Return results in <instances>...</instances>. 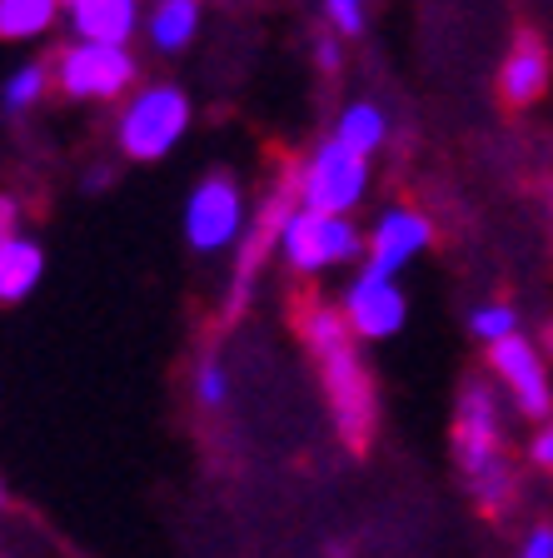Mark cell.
<instances>
[{
    "label": "cell",
    "mask_w": 553,
    "mask_h": 558,
    "mask_svg": "<svg viewBox=\"0 0 553 558\" xmlns=\"http://www.w3.org/2000/svg\"><path fill=\"white\" fill-rule=\"evenodd\" d=\"M454 453L469 478L473 499L498 513L514 499V464L504 459V414L489 384H464L459 414H454Z\"/></svg>",
    "instance_id": "1"
},
{
    "label": "cell",
    "mask_w": 553,
    "mask_h": 558,
    "mask_svg": "<svg viewBox=\"0 0 553 558\" xmlns=\"http://www.w3.org/2000/svg\"><path fill=\"white\" fill-rule=\"evenodd\" d=\"M190 120H195V105H190V95L180 85L170 81L135 85L116 110V150L135 165H155L184 140Z\"/></svg>",
    "instance_id": "2"
},
{
    "label": "cell",
    "mask_w": 553,
    "mask_h": 558,
    "mask_svg": "<svg viewBox=\"0 0 553 558\" xmlns=\"http://www.w3.org/2000/svg\"><path fill=\"white\" fill-rule=\"evenodd\" d=\"M250 195L235 180L230 170H209L200 174L190 195H184V244L195 255H225V250H240L244 230H250Z\"/></svg>",
    "instance_id": "3"
},
{
    "label": "cell",
    "mask_w": 553,
    "mask_h": 558,
    "mask_svg": "<svg viewBox=\"0 0 553 558\" xmlns=\"http://www.w3.org/2000/svg\"><path fill=\"white\" fill-rule=\"evenodd\" d=\"M50 81L65 100L110 105L125 100L140 85V60L130 46H95V40H65L50 60Z\"/></svg>",
    "instance_id": "4"
},
{
    "label": "cell",
    "mask_w": 553,
    "mask_h": 558,
    "mask_svg": "<svg viewBox=\"0 0 553 558\" xmlns=\"http://www.w3.org/2000/svg\"><path fill=\"white\" fill-rule=\"evenodd\" d=\"M364 255V234L354 215H320V209L294 205L279 225V259L294 275H324V269L354 265Z\"/></svg>",
    "instance_id": "5"
},
{
    "label": "cell",
    "mask_w": 553,
    "mask_h": 558,
    "mask_svg": "<svg viewBox=\"0 0 553 558\" xmlns=\"http://www.w3.org/2000/svg\"><path fill=\"white\" fill-rule=\"evenodd\" d=\"M294 195L304 209H320V215H354L369 195V160L339 145L335 135L320 140L294 165Z\"/></svg>",
    "instance_id": "6"
},
{
    "label": "cell",
    "mask_w": 553,
    "mask_h": 558,
    "mask_svg": "<svg viewBox=\"0 0 553 558\" xmlns=\"http://www.w3.org/2000/svg\"><path fill=\"white\" fill-rule=\"evenodd\" d=\"M314 364H320V384H324V399H329V414L339 424V439L354 453H364L369 439H374L380 399H374V379H369L364 360L354 354V339L314 354Z\"/></svg>",
    "instance_id": "7"
},
{
    "label": "cell",
    "mask_w": 553,
    "mask_h": 558,
    "mask_svg": "<svg viewBox=\"0 0 553 558\" xmlns=\"http://www.w3.org/2000/svg\"><path fill=\"white\" fill-rule=\"evenodd\" d=\"M339 314H345V325L354 329V339L380 344V339H394L404 329V319H409V300H404L399 279L374 275V269H359V275L345 284V294H339Z\"/></svg>",
    "instance_id": "8"
},
{
    "label": "cell",
    "mask_w": 553,
    "mask_h": 558,
    "mask_svg": "<svg viewBox=\"0 0 553 558\" xmlns=\"http://www.w3.org/2000/svg\"><path fill=\"white\" fill-rule=\"evenodd\" d=\"M300 205V195H294V170L279 180V190H269L265 205L254 209L250 230H244L240 250H235V284H230V314L244 310L250 304V290L254 279H260V269H265L269 250H279V225H285V215Z\"/></svg>",
    "instance_id": "9"
},
{
    "label": "cell",
    "mask_w": 553,
    "mask_h": 558,
    "mask_svg": "<svg viewBox=\"0 0 553 558\" xmlns=\"http://www.w3.org/2000/svg\"><path fill=\"white\" fill-rule=\"evenodd\" d=\"M489 369H494L498 389H504L519 414L529 418H549L553 414V384H549V360L533 339L514 335L504 344H489Z\"/></svg>",
    "instance_id": "10"
},
{
    "label": "cell",
    "mask_w": 553,
    "mask_h": 558,
    "mask_svg": "<svg viewBox=\"0 0 553 558\" xmlns=\"http://www.w3.org/2000/svg\"><path fill=\"white\" fill-rule=\"evenodd\" d=\"M429 244H434V225H429L424 209H414V205H389L380 220H374V230L364 234V269L399 279L404 269H409L419 255H424Z\"/></svg>",
    "instance_id": "11"
},
{
    "label": "cell",
    "mask_w": 553,
    "mask_h": 558,
    "mask_svg": "<svg viewBox=\"0 0 553 558\" xmlns=\"http://www.w3.org/2000/svg\"><path fill=\"white\" fill-rule=\"evenodd\" d=\"M65 25H70V40L130 46L145 31V0H70Z\"/></svg>",
    "instance_id": "12"
},
{
    "label": "cell",
    "mask_w": 553,
    "mask_h": 558,
    "mask_svg": "<svg viewBox=\"0 0 553 558\" xmlns=\"http://www.w3.org/2000/svg\"><path fill=\"white\" fill-rule=\"evenodd\" d=\"M543 90H549V50L533 35H519L498 65V95L504 105H533Z\"/></svg>",
    "instance_id": "13"
},
{
    "label": "cell",
    "mask_w": 553,
    "mask_h": 558,
    "mask_svg": "<svg viewBox=\"0 0 553 558\" xmlns=\"http://www.w3.org/2000/svg\"><path fill=\"white\" fill-rule=\"evenodd\" d=\"M205 25V0H151L145 5V40L160 56H180Z\"/></svg>",
    "instance_id": "14"
},
{
    "label": "cell",
    "mask_w": 553,
    "mask_h": 558,
    "mask_svg": "<svg viewBox=\"0 0 553 558\" xmlns=\"http://www.w3.org/2000/svg\"><path fill=\"white\" fill-rule=\"evenodd\" d=\"M40 275H46V250H40V240H31L25 230L5 234V240H0V304L31 300Z\"/></svg>",
    "instance_id": "15"
},
{
    "label": "cell",
    "mask_w": 553,
    "mask_h": 558,
    "mask_svg": "<svg viewBox=\"0 0 553 558\" xmlns=\"http://www.w3.org/2000/svg\"><path fill=\"white\" fill-rule=\"evenodd\" d=\"M335 140L339 145H349L354 155H380L384 140H389V116H384V105L374 100H349L345 110H339L335 120Z\"/></svg>",
    "instance_id": "16"
},
{
    "label": "cell",
    "mask_w": 553,
    "mask_h": 558,
    "mask_svg": "<svg viewBox=\"0 0 553 558\" xmlns=\"http://www.w3.org/2000/svg\"><path fill=\"white\" fill-rule=\"evenodd\" d=\"M60 15H65V0H0V40L11 46L46 40Z\"/></svg>",
    "instance_id": "17"
},
{
    "label": "cell",
    "mask_w": 553,
    "mask_h": 558,
    "mask_svg": "<svg viewBox=\"0 0 553 558\" xmlns=\"http://www.w3.org/2000/svg\"><path fill=\"white\" fill-rule=\"evenodd\" d=\"M50 65L46 60H25V65H15L11 75H5V85H0V110L5 116H25V110H35V105L46 100L50 90Z\"/></svg>",
    "instance_id": "18"
},
{
    "label": "cell",
    "mask_w": 553,
    "mask_h": 558,
    "mask_svg": "<svg viewBox=\"0 0 553 558\" xmlns=\"http://www.w3.org/2000/svg\"><path fill=\"white\" fill-rule=\"evenodd\" d=\"M469 335L479 339V344H504V339L519 335V310L504 300H489V304H473L469 314Z\"/></svg>",
    "instance_id": "19"
},
{
    "label": "cell",
    "mask_w": 553,
    "mask_h": 558,
    "mask_svg": "<svg viewBox=\"0 0 553 558\" xmlns=\"http://www.w3.org/2000/svg\"><path fill=\"white\" fill-rule=\"evenodd\" d=\"M195 399L205 409H219L225 399H230V369H225L219 360H205L195 369Z\"/></svg>",
    "instance_id": "20"
},
{
    "label": "cell",
    "mask_w": 553,
    "mask_h": 558,
    "mask_svg": "<svg viewBox=\"0 0 553 558\" xmlns=\"http://www.w3.org/2000/svg\"><path fill=\"white\" fill-rule=\"evenodd\" d=\"M324 21L335 35H359L369 21V0H324Z\"/></svg>",
    "instance_id": "21"
},
{
    "label": "cell",
    "mask_w": 553,
    "mask_h": 558,
    "mask_svg": "<svg viewBox=\"0 0 553 558\" xmlns=\"http://www.w3.org/2000/svg\"><path fill=\"white\" fill-rule=\"evenodd\" d=\"M314 65L324 70V75H335L339 65H345V35H320V40H314Z\"/></svg>",
    "instance_id": "22"
},
{
    "label": "cell",
    "mask_w": 553,
    "mask_h": 558,
    "mask_svg": "<svg viewBox=\"0 0 553 558\" xmlns=\"http://www.w3.org/2000/svg\"><path fill=\"white\" fill-rule=\"evenodd\" d=\"M519 558H553V529H549V523L529 529V538L519 544Z\"/></svg>",
    "instance_id": "23"
},
{
    "label": "cell",
    "mask_w": 553,
    "mask_h": 558,
    "mask_svg": "<svg viewBox=\"0 0 553 558\" xmlns=\"http://www.w3.org/2000/svg\"><path fill=\"white\" fill-rule=\"evenodd\" d=\"M529 453H533V464H539L543 474H553V414L543 418V429L533 434V449Z\"/></svg>",
    "instance_id": "24"
},
{
    "label": "cell",
    "mask_w": 553,
    "mask_h": 558,
    "mask_svg": "<svg viewBox=\"0 0 553 558\" xmlns=\"http://www.w3.org/2000/svg\"><path fill=\"white\" fill-rule=\"evenodd\" d=\"M5 234H21V199L11 190H0V240Z\"/></svg>",
    "instance_id": "25"
},
{
    "label": "cell",
    "mask_w": 553,
    "mask_h": 558,
    "mask_svg": "<svg viewBox=\"0 0 553 558\" xmlns=\"http://www.w3.org/2000/svg\"><path fill=\"white\" fill-rule=\"evenodd\" d=\"M110 180H116V170H110V165H95V170L85 174V190H91V195H100V190H110Z\"/></svg>",
    "instance_id": "26"
},
{
    "label": "cell",
    "mask_w": 553,
    "mask_h": 558,
    "mask_svg": "<svg viewBox=\"0 0 553 558\" xmlns=\"http://www.w3.org/2000/svg\"><path fill=\"white\" fill-rule=\"evenodd\" d=\"M0 504H5V488H0Z\"/></svg>",
    "instance_id": "27"
},
{
    "label": "cell",
    "mask_w": 553,
    "mask_h": 558,
    "mask_svg": "<svg viewBox=\"0 0 553 558\" xmlns=\"http://www.w3.org/2000/svg\"><path fill=\"white\" fill-rule=\"evenodd\" d=\"M65 5H70V0H65Z\"/></svg>",
    "instance_id": "28"
}]
</instances>
